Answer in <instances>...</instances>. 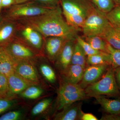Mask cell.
I'll return each instance as SVG.
<instances>
[{
    "mask_svg": "<svg viewBox=\"0 0 120 120\" xmlns=\"http://www.w3.org/2000/svg\"><path fill=\"white\" fill-rule=\"evenodd\" d=\"M21 19L27 26L31 27L45 38H76L78 32L81 30L68 23L63 17L60 4L43 15Z\"/></svg>",
    "mask_w": 120,
    "mask_h": 120,
    "instance_id": "6da1fadb",
    "label": "cell"
},
{
    "mask_svg": "<svg viewBox=\"0 0 120 120\" xmlns=\"http://www.w3.org/2000/svg\"><path fill=\"white\" fill-rule=\"evenodd\" d=\"M84 90L88 98L98 95L114 97L120 95L113 68L110 66L101 79L87 86Z\"/></svg>",
    "mask_w": 120,
    "mask_h": 120,
    "instance_id": "7a4b0ae2",
    "label": "cell"
},
{
    "mask_svg": "<svg viewBox=\"0 0 120 120\" xmlns=\"http://www.w3.org/2000/svg\"><path fill=\"white\" fill-rule=\"evenodd\" d=\"M87 98L84 89L79 84L70 83L62 79L57 91L56 109L61 110L72 103Z\"/></svg>",
    "mask_w": 120,
    "mask_h": 120,
    "instance_id": "3957f363",
    "label": "cell"
},
{
    "mask_svg": "<svg viewBox=\"0 0 120 120\" xmlns=\"http://www.w3.org/2000/svg\"><path fill=\"white\" fill-rule=\"evenodd\" d=\"M110 24L106 14L95 7L86 18L82 30L84 37H101Z\"/></svg>",
    "mask_w": 120,
    "mask_h": 120,
    "instance_id": "277c9868",
    "label": "cell"
},
{
    "mask_svg": "<svg viewBox=\"0 0 120 120\" xmlns=\"http://www.w3.org/2000/svg\"><path fill=\"white\" fill-rule=\"evenodd\" d=\"M53 8L33 3L15 4L9 11L8 16L12 19L35 17L47 13Z\"/></svg>",
    "mask_w": 120,
    "mask_h": 120,
    "instance_id": "5b68a950",
    "label": "cell"
},
{
    "mask_svg": "<svg viewBox=\"0 0 120 120\" xmlns=\"http://www.w3.org/2000/svg\"><path fill=\"white\" fill-rule=\"evenodd\" d=\"M63 15H78L86 18L95 7L90 0H60Z\"/></svg>",
    "mask_w": 120,
    "mask_h": 120,
    "instance_id": "8992f818",
    "label": "cell"
},
{
    "mask_svg": "<svg viewBox=\"0 0 120 120\" xmlns=\"http://www.w3.org/2000/svg\"><path fill=\"white\" fill-rule=\"evenodd\" d=\"M4 46L16 63L22 61L34 63L37 52L26 45L18 41H11Z\"/></svg>",
    "mask_w": 120,
    "mask_h": 120,
    "instance_id": "52a82bcc",
    "label": "cell"
},
{
    "mask_svg": "<svg viewBox=\"0 0 120 120\" xmlns=\"http://www.w3.org/2000/svg\"><path fill=\"white\" fill-rule=\"evenodd\" d=\"M110 66L101 64L87 66L84 70L82 79L78 84L82 88L85 89L101 78Z\"/></svg>",
    "mask_w": 120,
    "mask_h": 120,
    "instance_id": "ba28073f",
    "label": "cell"
},
{
    "mask_svg": "<svg viewBox=\"0 0 120 120\" xmlns=\"http://www.w3.org/2000/svg\"><path fill=\"white\" fill-rule=\"evenodd\" d=\"M76 38L67 40L55 61L56 67L61 72L71 64Z\"/></svg>",
    "mask_w": 120,
    "mask_h": 120,
    "instance_id": "9c48e42d",
    "label": "cell"
},
{
    "mask_svg": "<svg viewBox=\"0 0 120 120\" xmlns=\"http://www.w3.org/2000/svg\"><path fill=\"white\" fill-rule=\"evenodd\" d=\"M15 72L24 79L39 84V77L34 62L26 61H18L15 68Z\"/></svg>",
    "mask_w": 120,
    "mask_h": 120,
    "instance_id": "30bf717a",
    "label": "cell"
},
{
    "mask_svg": "<svg viewBox=\"0 0 120 120\" xmlns=\"http://www.w3.org/2000/svg\"><path fill=\"white\" fill-rule=\"evenodd\" d=\"M69 39H70L62 37L47 38L45 44V50L50 61L55 62L65 43Z\"/></svg>",
    "mask_w": 120,
    "mask_h": 120,
    "instance_id": "8fae6325",
    "label": "cell"
},
{
    "mask_svg": "<svg viewBox=\"0 0 120 120\" xmlns=\"http://www.w3.org/2000/svg\"><path fill=\"white\" fill-rule=\"evenodd\" d=\"M7 78L11 92L16 97L17 95L30 86L38 85V84L30 82L21 77L15 72Z\"/></svg>",
    "mask_w": 120,
    "mask_h": 120,
    "instance_id": "7c38bea8",
    "label": "cell"
},
{
    "mask_svg": "<svg viewBox=\"0 0 120 120\" xmlns=\"http://www.w3.org/2000/svg\"><path fill=\"white\" fill-rule=\"evenodd\" d=\"M85 69L80 65L70 64L61 72L62 79L70 83L78 84L82 79Z\"/></svg>",
    "mask_w": 120,
    "mask_h": 120,
    "instance_id": "4fadbf2b",
    "label": "cell"
},
{
    "mask_svg": "<svg viewBox=\"0 0 120 120\" xmlns=\"http://www.w3.org/2000/svg\"><path fill=\"white\" fill-rule=\"evenodd\" d=\"M82 103L75 102L64 108L54 117L55 120H79L82 110Z\"/></svg>",
    "mask_w": 120,
    "mask_h": 120,
    "instance_id": "5bb4252c",
    "label": "cell"
},
{
    "mask_svg": "<svg viewBox=\"0 0 120 120\" xmlns=\"http://www.w3.org/2000/svg\"><path fill=\"white\" fill-rule=\"evenodd\" d=\"M16 62L4 46H0V73L8 77L15 72Z\"/></svg>",
    "mask_w": 120,
    "mask_h": 120,
    "instance_id": "9a60e30c",
    "label": "cell"
},
{
    "mask_svg": "<svg viewBox=\"0 0 120 120\" xmlns=\"http://www.w3.org/2000/svg\"><path fill=\"white\" fill-rule=\"evenodd\" d=\"M22 35L35 52L41 49L43 40L41 34L38 31L30 26H27L22 31Z\"/></svg>",
    "mask_w": 120,
    "mask_h": 120,
    "instance_id": "2e32d148",
    "label": "cell"
},
{
    "mask_svg": "<svg viewBox=\"0 0 120 120\" xmlns=\"http://www.w3.org/2000/svg\"><path fill=\"white\" fill-rule=\"evenodd\" d=\"M94 98L106 112L120 115V99H109L106 98L104 95H98Z\"/></svg>",
    "mask_w": 120,
    "mask_h": 120,
    "instance_id": "e0dca14e",
    "label": "cell"
},
{
    "mask_svg": "<svg viewBox=\"0 0 120 120\" xmlns=\"http://www.w3.org/2000/svg\"><path fill=\"white\" fill-rule=\"evenodd\" d=\"M101 37L112 47L120 49V28L109 24Z\"/></svg>",
    "mask_w": 120,
    "mask_h": 120,
    "instance_id": "ac0fdd59",
    "label": "cell"
},
{
    "mask_svg": "<svg viewBox=\"0 0 120 120\" xmlns=\"http://www.w3.org/2000/svg\"><path fill=\"white\" fill-rule=\"evenodd\" d=\"M16 30L13 22H7L0 25V46H4L11 41Z\"/></svg>",
    "mask_w": 120,
    "mask_h": 120,
    "instance_id": "d6986e66",
    "label": "cell"
},
{
    "mask_svg": "<svg viewBox=\"0 0 120 120\" xmlns=\"http://www.w3.org/2000/svg\"><path fill=\"white\" fill-rule=\"evenodd\" d=\"M86 56L82 47L76 40L70 64L78 65L86 68L87 65Z\"/></svg>",
    "mask_w": 120,
    "mask_h": 120,
    "instance_id": "ffe728a7",
    "label": "cell"
},
{
    "mask_svg": "<svg viewBox=\"0 0 120 120\" xmlns=\"http://www.w3.org/2000/svg\"><path fill=\"white\" fill-rule=\"evenodd\" d=\"M85 41L95 49L109 53L108 43L103 38L98 36L85 37Z\"/></svg>",
    "mask_w": 120,
    "mask_h": 120,
    "instance_id": "44dd1931",
    "label": "cell"
},
{
    "mask_svg": "<svg viewBox=\"0 0 120 120\" xmlns=\"http://www.w3.org/2000/svg\"><path fill=\"white\" fill-rule=\"evenodd\" d=\"M86 61L87 64L89 65L107 64L111 66L109 54L105 52L87 56Z\"/></svg>",
    "mask_w": 120,
    "mask_h": 120,
    "instance_id": "7402d4cb",
    "label": "cell"
},
{
    "mask_svg": "<svg viewBox=\"0 0 120 120\" xmlns=\"http://www.w3.org/2000/svg\"><path fill=\"white\" fill-rule=\"evenodd\" d=\"M17 98L11 92L7 76L0 73V98L15 99Z\"/></svg>",
    "mask_w": 120,
    "mask_h": 120,
    "instance_id": "603a6c76",
    "label": "cell"
},
{
    "mask_svg": "<svg viewBox=\"0 0 120 120\" xmlns=\"http://www.w3.org/2000/svg\"><path fill=\"white\" fill-rule=\"evenodd\" d=\"M43 92V90L38 85H33L26 88L19 95L24 98L35 99L41 97Z\"/></svg>",
    "mask_w": 120,
    "mask_h": 120,
    "instance_id": "cb8c5ba5",
    "label": "cell"
},
{
    "mask_svg": "<svg viewBox=\"0 0 120 120\" xmlns=\"http://www.w3.org/2000/svg\"><path fill=\"white\" fill-rule=\"evenodd\" d=\"M99 11L107 14L112 10L115 4L112 0H90Z\"/></svg>",
    "mask_w": 120,
    "mask_h": 120,
    "instance_id": "d4e9b609",
    "label": "cell"
},
{
    "mask_svg": "<svg viewBox=\"0 0 120 120\" xmlns=\"http://www.w3.org/2000/svg\"><path fill=\"white\" fill-rule=\"evenodd\" d=\"M106 16L111 25L120 28V5H115Z\"/></svg>",
    "mask_w": 120,
    "mask_h": 120,
    "instance_id": "484cf974",
    "label": "cell"
},
{
    "mask_svg": "<svg viewBox=\"0 0 120 120\" xmlns=\"http://www.w3.org/2000/svg\"><path fill=\"white\" fill-rule=\"evenodd\" d=\"M52 101V99L51 98L45 99L40 101L32 108L31 115L35 116L42 113L49 107Z\"/></svg>",
    "mask_w": 120,
    "mask_h": 120,
    "instance_id": "4316f807",
    "label": "cell"
},
{
    "mask_svg": "<svg viewBox=\"0 0 120 120\" xmlns=\"http://www.w3.org/2000/svg\"><path fill=\"white\" fill-rule=\"evenodd\" d=\"M39 69L41 74L48 82L51 83H53L56 82V73L49 65L46 64H42L40 65Z\"/></svg>",
    "mask_w": 120,
    "mask_h": 120,
    "instance_id": "83f0119b",
    "label": "cell"
},
{
    "mask_svg": "<svg viewBox=\"0 0 120 120\" xmlns=\"http://www.w3.org/2000/svg\"><path fill=\"white\" fill-rule=\"evenodd\" d=\"M18 103L17 98H0V115L14 108Z\"/></svg>",
    "mask_w": 120,
    "mask_h": 120,
    "instance_id": "f1b7e54d",
    "label": "cell"
},
{
    "mask_svg": "<svg viewBox=\"0 0 120 120\" xmlns=\"http://www.w3.org/2000/svg\"><path fill=\"white\" fill-rule=\"evenodd\" d=\"M111 66L114 69L120 67V49H116L108 44Z\"/></svg>",
    "mask_w": 120,
    "mask_h": 120,
    "instance_id": "f546056e",
    "label": "cell"
},
{
    "mask_svg": "<svg viewBox=\"0 0 120 120\" xmlns=\"http://www.w3.org/2000/svg\"><path fill=\"white\" fill-rule=\"evenodd\" d=\"M76 40L82 47L86 56L100 54L103 52L95 49L88 42L80 37L77 36L76 38Z\"/></svg>",
    "mask_w": 120,
    "mask_h": 120,
    "instance_id": "4dcf8cb0",
    "label": "cell"
},
{
    "mask_svg": "<svg viewBox=\"0 0 120 120\" xmlns=\"http://www.w3.org/2000/svg\"><path fill=\"white\" fill-rule=\"evenodd\" d=\"M24 116V110H15L9 111L0 116V120H22Z\"/></svg>",
    "mask_w": 120,
    "mask_h": 120,
    "instance_id": "1f68e13d",
    "label": "cell"
},
{
    "mask_svg": "<svg viewBox=\"0 0 120 120\" xmlns=\"http://www.w3.org/2000/svg\"><path fill=\"white\" fill-rule=\"evenodd\" d=\"M41 4L47 7H54L60 4V0H36Z\"/></svg>",
    "mask_w": 120,
    "mask_h": 120,
    "instance_id": "d6a6232c",
    "label": "cell"
},
{
    "mask_svg": "<svg viewBox=\"0 0 120 120\" xmlns=\"http://www.w3.org/2000/svg\"><path fill=\"white\" fill-rule=\"evenodd\" d=\"M79 120H98V119L94 115L91 113H85L82 111Z\"/></svg>",
    "mask_w": 120,
    "mask_h": 120,
    "instance_id": "836d02e7",
    "label": "cell"
},
{
    "mask_svg": "<svg viewBox=\"0 0 120 120\" xmlns=\"http://www.w3.org/2000/svg\"><path fill=\"white\" fill-rule=\"evenodd\" d=\"M101 120H120V115L108 113L102 116Z\"/></svg>",
    "mask_w": 120,
    "mask_h": 120,
    "instance_id": "e575fe53",
    "label": "cell"
},
{
    "mask_svg": "<svg viewBox=\"0 0 120 120\" xmlns=\"http://www.w3.org/2000/svg\"><path fill=\"white\" fill-rule=\"evenodd\" d=\"M114 69L115 80L120 94V67Z\"/></svg>",
    "mask_w": 120,
    "mask_h": 120,
    "instance_id": "d590c367",
    "label": "cell"
},
{
    "mask_svg": "<svg viewBox=\"0 0 120 120\" xmlns=\"http://www.w3.org/2000/svg\"><path fill=\"white\" fill-rule=\"evenodd\" d=\"M15 4L14 0H1L2 8L9 7Z\"/></svg>",
    "mask_w": 120,
    "mask_h": 120,
    "instance_id": "8d00e7d4",
    "label": "cell"
},
{
    "mask_svg": "<svg viewBox=\"0 0 120 120\" xmlns=\"http://www.w3.org/2000/svg\"><path fill=\"white\" fill-rule=\"evenodd\" d=\"M30 0H14L15 1V4H23L27 1Z\"/></svg>",
    "mask_w": 120,
    "mask_h": 120,
    "instance_id": "74e56055",
    "label": "cell"
},
{
    "mask_svg": "<svg viewBox=\"0 0 120 120\" xmlns=\"http://www.w3.org/2000/svg\"><path fill=\"white\" fill-rule=\"evenodd\" d=\"M115 5H120V0H112Z\"/></svg>",
    "mask_w": 120,
    "mask_h": 120,
    "instance_id": "f35d334b",
    "label": "cell"
},
{
    "mask_svg": "<svg viewBox=\"0 0 120 120\" xmlns=\"http://www.w3.org/2000/svg\"><path fill=\"white\" fill-rule=\"evenodd\" d=\"M2 4H1V0H0V12L1 11V8H2Z\"/></svg>",
    "mask_w": 120,
    "mask_h": 120,
    "instance_id": "ab89813d",
    "label": "cell"
},
{
    "mask_svg": "<svg viewBox=\"0 0 120 120\" xmlns=\"http://www.w3.org/2000/svg\"></svg>",
    "mask_w": 120,
    "mask_h": 120,
    "instance_id": "60d3db41",
    "label": "cell"
}]
</instances>
